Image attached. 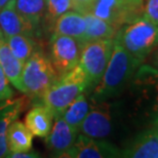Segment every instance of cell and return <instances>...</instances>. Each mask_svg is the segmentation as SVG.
Here are the masks:
<instances>
[{"mask_svg":"<svg viewBox=\"0 0 158 158\" xmlns=\"http://www.w3.org/2000/svg\"><path fill=\"white\" fill-rule=\"evenodd\" d=\"M142 63L127 52L119 41L114 38L111 58L107 68L96 85L94 99L104 101L118 94L135 76Z\"/></svg>","mask_w":158,"mask_h":158,"instance_id":"6da1fadb","label":"cell"},{"mask_svg":"<svg viewBox=\"0 0 158 158\" xmlns=\"http://www.w3.org/2000/svg\"><path fill=\"white\" fill-rule=\"evenodd\" d=\"M87 86L86 76L79 65L56 79L42 97L44 105L52 113L53 119L62 117L65 110Z\"/></svg>","mask_w":158,"mask_h":158,"instance_id":"7a4b0ae2","label":"cell"},{"mask_svg":"<svg viewBox=\"0 0 158 158\" xmlns=\"http://www.w3.org/2000/svg\"><path fill=\"white\" fill-rule=\"evenodd\" d=\"M115 38L141 63L158 45V26L139 18L116 33Z\"/></svg>","mask_w":158,"mask_h":158,"instance_id":"3957f363","label":"cell"},{"mask_svg":"<svg viewBox=\"0 0 158 158\" xmlns=\"http://www.w3.org/2000/svg\"><path fill=\"white\" fill-rule=\"evenodd\" d=\"M59 77L52 61L40 52L32 53L24 64L22 73L25 94L42 98L50 85Z\"/></svg>","mask_w":158,"mask_h":158,"instance_id":"277c9868","label":"cell"},{"mask_svg":"<svg viewBox=\"0 0 158 158\" xmlns=\"http://www.w3.org/2000/svg\"><path fill=\"white\" fill-rule=\"evenodd\" d=\"M114 39L87 41L82 44L78 65L86 76L88 86L97 85L111 58Z\"/></svg>","mask_w":158,"mask_h":158,"instance_id":"5b68a950","label":"cell"},{"mask_svg":"<svg viewBox=\"0 0 158 158\" xmlns=\"http://www.w3.org/2000/svg\"><path fill=\"white\" fill-rule=\"evenodd\" d=\"M144 8L142 0H97L91 14L108 22L116 30L141 18Z\"/></svg>","mask_w":158,"mask_h":158,"instance_id":"8992f818","label":"cell"},{"mask_svg":"<svg viewBox=\"0 0 158 158\" xmlns=\"http://www.w3.org/2000/svg\"><path fill=\"white\" fill-rule=\"evenodd\" d=\"M82 43L73 37L53 34L52 38V64L59 76L78 65Z\"/></svg>","mask_w":158,"mask_h":158,"instance_id":"52a82bcc","label":"cell"},{"mask_svg":"<svg viewBox=\"0 0 158 158\" xmlns=\"http://www.w3.org/2000/svg\"><path fill=\"white\" fill-rule=\"evenodd\" d=\"M121 152L113 145L107 142L98 141L85 135H77L74 145L66 152L63 157L73 158H104L120 157Z\"/></svg>","mask_w":158,"mask_h":158,"instance_id":"ba28073f","label":"cell"},{"mask_svg":"<svg viewBox=\"0 0 158 158\" xmlns=\"http://www.w3.org/2000/svg\"><path fill=\"white\" fill-rule=\"evenodd\" d=\"M52 131L46 137L47 148L58 157L63 155L73 146L77 139L78 131L70 126L63 117L56 118Z\"/></svg>","mask_w":158,"mask_h":158,"instance_id":"9c48e42d","label":"cell"},{"mask_svg":"<svg viewBox=\"0 0 158 158\" xmlns=\"http://www.w3.org/2000/svg\"><path fill=\"white\" fill-rule=\"evenodd\" d=\"M34 27L15 7V0H9L0 9V32L6 39L15 34L30 35Z\"/></svg>","mask_w":158,"mask_h":158,"instance_id":"30bf717a","label":"cell"},{"mask_svg":"<svg viewBox=\"0 0 158 158\" xmlns=\"http://www.w3.org/2000/svg\"><path fill=\"white\" fill-rule=\"evenodd\" d=\"M26 97L11 99L8 98L0 102V158L7 157L9 150L6 143V131L8 125L15 121L20 113L28 106Z\"/></svg>","mask_w":158,"mask_h":158,"instance_id":"8fae6325","label":"cell"},{"mask_svg":"<svg viewBox=\"0 0 158 158\" xmlns=\"http://www.w3.org/2000/svg\"><path fill=\"white\" fill-rule=\"evenodd\" d=\"M82 134L93 139H104L112 131L111 116L106 108H94L87 113L79 127Z\"/></svg>","mask_w":158,"mask_h":158,"instance_id":"7c38bea8","label":"cell"},{"mask_svg":"<svg viewBox=\"0 0 158 158\" xmlns=\"http://www.w3.org/2000/svg\"><path fill=\"white\" fill-rule=\"evenodd\" d=\"M131 158H158V135L155 128L141 132L121 152Z\"/></svg>","mask_w":158,"mask_h":158,"instance_id":"4fadbf2b","label":"cell"},{"mask_svg":"<svg viewBox=\"0 0 158 158\" xmlns=\"http://www.w3.org/2000/svg\"><path fill=\"white\" fill-rule=\"evenodd\" d=\"M0 65L8 81L20 91L25 93L24 85L22 82L24 64L12 53L10 47L2 34H0Z\"/></svg>","mask_w":158,"mask_h":158,"instance_id":"5bb4252c","label":"cell"},{"mask_svg":"<svg viewBox=\"0 0 158 158\" xmlns=\"http://www.w3.org/2000/svg\"><path fill=\"white\" fill-rule=\"evenodd\" d=\"M86 22L84 15L78 11H66L55 22V33L73 37L83 44Z\"/></svg>","mask_w":158,"mask_h":158,"instance_id":"9a60e30c","label":"cell"},{"mask_svg":"<svg viewBox=\"0 0 158 158\" xmlns=\"http://www.w3.org/2000/svg\"><path fill=\"white\" fill-rule=\"evenodd\" d=\"M33 134L21 121H12L6 131V143L9 153L28 152L32 148Z\"/></svg>","mask_w":158,"mask_h":158,"instance_id":"2e32d148","label":"cell"},{"mask_svg":"<svg viewBox=\"0 0 158 158\" xmlns=\"http://www.w3.org/2000/svg\"><path fill=\"white\" fill-rule=\"evenodd\" d=\"M52 113L45 105L36 106L27 113L25 117V124L33 135L46 138L52 131Z\"/></svg>","mask_w":158,"mask_h":158,"instance_id":"e0dca14e","label":"cell"},{"mask_svg":"<svg viewBox=\"0 0 158 158\" xmlns=\"http://www.w3.org/2000/svg\"><path fill=\"white\" fill-rule=\"evenodd\" d=\"M83 15L85 18V22H86L84 42L93 40L115 38L117 30L111 24L98 18L97 15H94L91 12H87V14H84Z\"/></svg>","mask_w":158,"mask_h":158,"instance_id":"ac0fdd59","label":"cell"},{"mask_svg":"<svg viewBox=\"0 0 158 158\" xmlns=\"http://www.w3.org/2000/svg\"><path fill=\"white\" fill-rule=\"evenodd\" d=\"M135 82L145 84L154 94L152 104V119L154 125L158 122V71L150 65H142L135 72Z\"/></svg>","mask_w":158,"mask_h":158,"instance_id":"d6986e66","label":"cell"},{"mask_svg":"<svg viewBox=\"0 0 158 158\" xmlns=\"http://www.w3.org/2000/svg\"><path fill=\"white\" fill-rule=\"evenodd\" d=\"M88 112H89L88 102L84 94H81L65 110L62 117L64 118V120L69 125L79 131V127H80L82 121L84 120Z\"/></svg>","mask_w":158,"mask_h":158,"instance_id":"ffe728a7","label":"cell"},{"mask_svg":"<svg viewBox=\"0 0 158 158\" xmlns=\"http://www.w3.org/2000/svg\"><path fill=\"white\" fill-rule=\"evenodd\" d=\"M15 7L34 27L39 24L46 9L45 0H15Z\"/></svg>","mask_w":158,"mask_h":158,"instance_id":"44dd1931","label":"cell"},{"mask_svg":"<svg viewBox=\"0 0 158 158\" xmlns=\"http://www.w3.org/2000/svg\"><path fill=\"white\" fill-rule=\"evenodd\" d=\"M12 53L25 64L33 53V43L25 34H15L5 39Z\"/></svg>","mask_w":158,"mask_h":158,"instance_id":"7402d4cb","label":"cell"},{"mask_svg":"<svg viewBox=\"0 0 158 158\" xmlns=\"http://www.w3.org/2000/svg\"><path fill=\"white\" fill-rule=\"evenodd\" d=\"M45 3L47 20L52 22L72 8V0H45Z\"/></svg>","mask_w":158,"mask_h":158,"instance_id":"603a6c76","label":"cell"},{"mask_svg":"<svg viewBox=\"0 0 158 158\" xmlns=\"http://www.w3.org/2000/svg\"><path fill=\"white\" fill-rule=\"evenodd\" d=\"M144 19L158 26V0H148L144 7Z\"/></svg>","mask_w":158,"mask_h":158,"instance_id":"cb8c5ba5","label":"cell"},{"mask_svg":"<svg viewBox=\"0 0 158 158\" xmlns=\"http://www.w3.org/2000/svg\"><path fill=\"white\" fill-rule=\"evenodd\" d=\"M12 97V90L9 88L8 79L0 65V102Z\"/></svg>","mask_w":158,"mask_h":158,"instance_id":"d4e9b609","label":"cell"},{"mask_svg":"<svg viewBox=\"0 0 158 158\" xmlns=\"http://www.w3.org/2000/svg\"><path fill=\"white\" fill-rule=\"evenodd\" d=\"M97 0H72V8L84 15L90 11Z\"/></svg>","mask_w":158,"mask_h":158,"instance_id":"484cf974","label":"cell"},{"mask_svg":"<svg viewBox=\"0 0 158 158\" xmlns=\"http://www.w3.org/2000/svg\"><path fill=\"white\" fill-rule=\"evenodd\" d=\"M7 157H12V158H35L39 157L36 153H31L30 151L28 152H20V153H9Z\"/></svg>","mask_w":158,"mask_h":158,"instance_id":"4316f807","label":"cell"},{"mask_svg":"<svg viewBox=\"0 0 158 158\" xmlns=\"http://www.w3.org/2000/svg\"><path fill=\"white\" fill-rule=\"evenodd\" d=\"M151 53H152V55H151L150 66L158 71V45H157V47H155V49H154Z\"/></svg>","mask_w":158,"mask_h":158,"instance_id":"83f0119b","label":"cell"},{"mask_svg":"<svg viewBox=\"0 0 158 158\" xmlns=\"http://www.w3.org/2000/svg\"><path fill=\"white\" fill-rule=\"evenodd\" d=\"M8 1H9V0H0V9H1Z\"/></svg>","mask_w":158,"mask_h":158,"instance_id":"f1b7e54d","label":"cell"},{"mask_svg":"<svg viewBox=\"0 0 158 158\" xmlns=\"http://www.w3.org/2000/svg\"><path fill=\"white\" fill-rule=\"evenodd\" d=\"M155 126H156V128H155L156 129V132H157V135H158V122L155 124Z\"/></svg>","mask_w":158,"mask_h":158,"instance_id":"f546056e","label":"cell"},{"mask_svg":"<svg viewBox=\"0 0 158 158\" xmlns=\"http://www.w3.org/2000/svg\"><path fill=\"white\" fill-rule=\"evenodd\" d=\"M0 34H1V32H0Z\"/></svg>","mask_w":158,"mask_h":158,"instance_id":"4dcf8cb0","label":"cell"}]
</instances>
